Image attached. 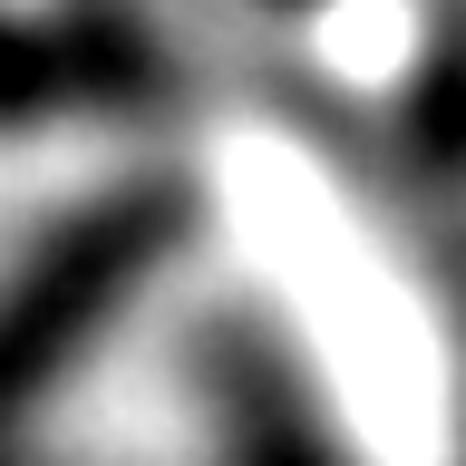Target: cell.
Here are the masks:
<instances>
[{
  "label": "cell",
  "instance_id": "cell-1",
  "mask_svg": "<svg viewBox=\"0 0 466 466\" xmlns=\"http://www.w3.org/2000/svg\"><path fill=\"white\" fill-rule=\"evenodd\" d=\"M146 233H156V214H146V204H116L97 224H68L49 253L20 272V291L0 301V437L29 418V399L58 379V360H68V350L97 330V311L127 291V272L146 262Z\"/></svg>",
  "mask_w": 466,
  "mask_h": 466
}]
</instances>
